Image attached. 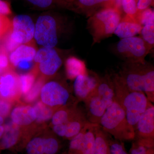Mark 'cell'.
Segmentation results:
<instances>
[{
  "label": "cell",
  "mask_w": 154,
  "mask_h": 154,
  "mask_svg": "<svg viewBox=\"0 0 154 154\" xmlns=\"http://www.w3.org/2000/svg\"><path fill=\"white\" fill-rule=\"evenodd\" d=\"M128 89L141 92L152 103L154 102V67L150 63H133L123 62L117 73Z\"/></svg>",
  "instance_id": "6da1fadb"
},
{
  "label": "cell",
  "mask_w": 154,
  "mask_h": 154,
  "mask_svg": "<svg viewBox=\"0 0 154 154\" xmlns=\"http://www.w3.org/2000/svg\"><path fill=\"white\" fill-rule=\"evenodd\" d=\"M114 86L115 101L124 110L128 123L134 128L141 116L152 102L141 92L128 89L119 79L117 73L111 74Z\"/></svg>",
  "instance_id": "7a4b0ae2"
},
{
  "label": "cell",
  "mask_w": 154,
  "mask_h": 154,
  "mask_svg": "<svg viewBox=\"0 0 154 154\" xmlns=\"http://www.w3.org/2000/svg\"><path fill=\"white\" fill-rule=\"evenodd\" d=\"M122 18L121 10L115 7L102 9L89 17L87 28L93 38L92 45L112 36Z\"/></svg>",
  "instance_id": "3957f363"
},
{
  "label": "cell",
  "mask_w": 154,
  "mask_h": 154,
  "mask_svg": "<svg viewBox=\"0 0 154 154\" xmlns=\"http://www.w3.org/2000/svg\"><path fill=\"white\" fill-rule=\"evenodd\" d=\"M99 125L117 140L122 142L134 139V128L128 123L124 110L115 101L107 107Z\"/></svg>",
  "instance_id": "277c9868"
},
{
  "label": "cell",
  "mask_w": 154,
  "mask_h": 154,
  "mask_svg": "<svg viewBox=\"0 0 154 154\" xmlns=\"http://www.w3.org/2000/svg\"><path fill=\"white\" fill-rule=\"evenodd\" d=\"M63 24L62 17L50 12L42 14L35 24L34 38L36 43L42 47L55 48Z\"/></svg>",
  "instance_id": "5b68a950"
},
{
  "label": "cell",
  "mask_w": 154,
  "mask_h": 154,
  "mask_svg": "<svg viewBox=\"0 0 154 154\" xmlns=\"http://www.w3.org/2000/svg\"><path fill=\"white\" fill-rule=\"evenodd\" d=\"M152 50L140 36H135L122 38L111 51L125 62L145 63Z\"/></svg>",
  "instance_id": "8992f818"
},
{
  "label": "cell",
  "mask_w": 154,
  "mask_h": 154,
  "mask_svg": "<svg viewBox=\"0 0 154 154\" xmlns=\"http://www.w3.org/2000/svg\"><path fill=\"white\" fill-rule=\"evenodd\" d=\"M114 101V95L108 88L104 86H96L84 101L88 121L91 123L99 125L106 109Z\"/></svg>",
  "instance_id": "52a82bcc"
},
{
  "label": "cell",
  "mask_w": 154,
  "mask_h": 154,
  "mask_svg": "<svg viewBox=\"0 0 154 154\" xmlns=\"http://www.w3.org/2000/svg\"><path fill=\"white\" fill-rule=\"evenodd\" d=\"M41 101L50 107L59 109L68 105L70 94L66 86L56 81L44 84L40 93Z\"/></svg>",
  "instance_id": "ba28073f"
},
{
  "label": "cell",
  "mask_w": 154,
  "mask_h": 154,
  "mask_svg": "<svg viewBox=\"0 0 154 154\" xmlns=\"http://www.w3.org/2000/svg\"><path fill=\"white\" fill-rule=\"evenodd\" d=\"M33 61L37 68L45 76H52L63 63L60 54L55 48L42 47L36 51Z\"/></svg>",
  "instance_id": "9c48e42d"
},
{
  "label": "cell",
  "mask_w": 154,
  "mask_h": 154,
  "mask_svg": "<svg viewBox=\"0 0 154 154\" xmlns=\"http://www.w3.org/2000/svg\"><path fill=\"white\" fill-rule=\"evenodd\" d=\"M35 24L32 18L27 15L15 16L11 21V28L8 32L11 38L20 45L28 44L34 38Z\"/></svg>",
  "instance_id": "30bf717a"
},
{
  "label": "cell",
  "mask_w": 154,
  "mask_h": 154,
  "mask_svg": "<svg viewBox=\"0 0 154 154\" xmlns=\"http://www.w3.org/2000/svg\"><path fill=\"white\" fill-rule=\"evenodd\" d=\"M98 125L89 122L71 139L67 154H94L95 129Z\"/></svg>",
  "instance_id": "8fae6325"
},
{
  "label": "cell",
  "mask_w": 154,
  "mask_h": 154,
  "mask_svg": "<svg viewBox=\"0 0 154 154\" xmlns=\"http://www.w3.org/2000/svg\"><path fill=\"white\" fill-rule=\"evenodd\" d=\"M89 122L85 114L80 110L65 123L53 126V129L58 136L70 140Z\"/></svg>",
  "instance_id": "7c38bea8"
},
{
  "label": "cell",
  "mask_w": 154,
  "mask_h": 154,
  "mask_svg": "<svg viewBox=\"0 0 154 154\" xmlns=\"http://www.w3.org/2000/svg\"><path fill=\"white\" fill-rule=\"evenodd\" d=\"M134 139L154 140V106L150 103L134 128Z\"/></svg>",
  "instance_id": "4fadbf2b"
},
{
  "label": "cell",
  "mask_w": 154,
  "mask_h": 154,
  "mask_svg": "<svg viewBox=\"0 0 154 154\" xmlns=\"http://www.w3.org/2000/svg\"><path fill=\"white\" fill-rule=\"evenodd\" d=\"M99 76L95 72L88 71L85 74L79 75L75 79L73 91L79 101L84 102L94 91Z\"/></svg>",
  "instance_id": "5bb4252c"
},
{
  "label": "cell",
  "mask_w": 154,
  "mask_h": 154,
  "mask_svg": "<svg viewBox=\"0 0 154 154\" xmlns=\"http://www.w3.org/2000/svg\"><path fill=\"white\" fill-rule=\"evenodd\" d=\"M20 93L19 76L9 69L3 71L0 74V98L8 101Z\"/></svg>",
  "instance_id": "9a60e30c"
},
{
  "label": "cell",
  "mask_w": 154,
  "mask_h": 154,
  "mask_svg": "<svg viewBox=\"0 0 154 154\" xmlns=\"http://www.w3.org/2000/svg\"><path fill=\"white\" fill-rule=\"evenodd\" d=\"M108 7H115L113 0H75L70 3V10L89 18Z\"/></svg>",
  "instance_id": "2e32d148"
},
{
  "label": "cell",
  "mask_w": 154,
  "mask_h": 154,
  "mask_svg": "<svg viewBox=\"0 0 154 154\" xmlns=\"http://www.w3.org/2000/svg\"><path fill=\"white\" fill-rule=\"evenodd\" d=\"M142 28L136 18L125 15L122 18L114 34L121 39L133 37L140 34Z\"/></svg>",
  "instance_id": "e0dca14e"
},
{
  "label": "cell",
  "mask_w": 154,
  "mask_h": 154,
  "mask_svg": "<svg viewBox=\"0 0 154 154\" xmlns=\"http://www.w3.org/2000/svg\"><path fill=\"white\" fill-rule=\"evenodd\" d=\"M11 118L12 122L18 126H27L36 121V112L30 105L18 106L12 110Z\"/></svg>",
  "instance_id": "ac0fdd59"
},
{
  "label": "cell",
  "mask_w": 154,
  "mask_h": 154,
  "mask_svg": "<svg viewBox=\"0 0 154 154\" xmlns=\"http://www.w3.org/2000/svg\"><path fill=\"white\" fill-rule=\"evenodd\" d=\"M37 51L31 44L20 45L9 56L10 65L17 67L19 63L23 61H33Z\"/></svg>",
  "instance_id": "d6986e66"
},
{
  "label": "cell",
  "mask_w": 154,
  "mask_h": 154,
  "mask_svg": "<svg viewBox=\"0 0 154 154\" xmlns=\"http://www.w3.org/2000/svg\"><path fill=\"white\" fill-rule=\"evenodd\" d=\"M5 130L0 139V150L8 149L14 147L20 137L19 126L15 123H9L4 127Z\"/></svg>",
  "instance_id": "ffe728a7"
},
{
  "label": "cell",
  "mask_w": 154,
  "mask_h": 154,
  "mask_svg": "<svg viewBox=\"0 0 154 154\" xmlns=\"http://www.w3.org/2000/svg\"><path fill=\"white\" fill-rule=\"evenodd\" d=\"M65 69L66 76L70 80H74L79 75L88 72L83 61L74 56H70L66 60Z\"/></svg>",
  "instance_id": "44dd1931"
},
{
  "label": "cell",
  "mask_w": 154,
  "mask_h": 154,
  "mask_svg": "<svg viewBox=\"0 0 154 154\" xmlns=\"http://www.w3.org/2000/svg\"><path fill=\"white\" fill-rule=\"evenodd\" d=\"M74 105L63 106L58 109L51 117L53 126L65 123L80 111Z\"/></svg>",
  "instance_id": "7402d4cb"
},
{
  "label": "cell",
  "mask_w": 154,
  "mask_h": 154,
  "mask_svg": "<svg viewBox=\"0 0 154 154\" xmlns=\"http://www.w3.org/2000/svg\"><path fill=\"white\" fill-rule=\"evenodd\" d=\"M30 5L35 8L40 10H47L61 8H70V3L66 2L64 0H25Z\"/></svg>",
  "instance_id": "603a6c76"
},
{
  "label": "cell",
  "mask_w": 154,
  "mask_h": 154,
  "mask_svg": "<svg viewBox=\"0 0 154 154\" xmlns=\"http://www.w3.org/2000/svg\"><path fill=\"white\" fill-rule=\"evenodd\" d=\"M94 154H110L108 138L99 125L95 127Z\"/></svg>",
  "instance_id": "cb8c5ba5"
},
{
  "label": "cell",
  "mask_w": 154,
  "mask_h": 154,
  "mask_svg": "<svg viewBox=\"0 0 154 154\" xmlns=\"http://www.w3.org/2000/svg\"><path fill=\"white\" fill-rule=\"evenodd\" d=\"M130 154H154V140L134 139Z\"/></svg>",
  "instance_id": "d4e9b609"
},
{
  "label": "cell",
  "mask_w": 154,
  "mask_h": 154,
  "mask_svg": "<svg viewBox=\"0 0 154 154\" xmlns=\"http://www.w3.org/2000/svg\"><path fill=\"white\" fill-rule=\"evenodd\" d=\"M33 107L36 113V121L39 123L50 119L54 113L52 107L45 105L41 101L36 103Z\"/></svg>",
  "instance_id": "484cf974"
},
{
  "label": "cell",
  "mask_w": 154,
  "mask_h": 154,
  "mask_svg": "<svg viewBox=\"0 0 154 154\" xmlns=\"http://www.w3.org/2000/svg\"><path fill=\"white\" fill-rule=\"evenodd\" d=\"M36 80V75L30 72L19 76V87L20 93L25 95L30 91Z\"/></svg>",
  "instance_id": "4316f807"
},
{
  "label": "cell",
  "mask_w": 154,
  "mask_h": 154,
  "mask_svg": "<svg viewBox=\"0 0 154 154\" xmlns=\"http://www.w3.org/2000/svg\"><path fill=\"white\" fill-rule=\"evenodd\" d=\"M140 37L151 49L154 46V23L147 24L143 27Z\"/></svg>",
  "instance_id": "83f0119b"
},
{
  "label": "cell",
  "mask_w": 154,
  "mask_h": 154,
  "mask_svg": "<svg viewBox=\"0 0 154 154\" xmlns=\"http://www.w3.org/2000/svg\"><path fill=\"white\" fill-rule=\"evenodd\" d=\"M44 79L40 78L35 82L30 91L25 95V99L28 102H33L35 101L39 95L42 86L44 84Z\"/></svg>",
  "instance_id": "f1b7e54d"
},
{
  "label": "cell",
  "mask_w": 154,
  "mask_h": 154,
  "mask_svg": "<svg viewBox=\"0 0 154 154\" xmlns=\"http://www.w3.org/2000/svg\"><path fill=\"white\" fill-rule=\"evenodd\" d=\"M137 3V0H122V8L126 15L137 19L139 13Z\"/></svg>",
  "instance_id": "f546056e"
},
{
  "label": "cell",
  "mask_w": 154,
  "mask_h": 154,
  "mask_svg": "<svg viewBox=\"0 0 154 154\" xmlns=\"http://www.w3.org/2000/svg\"><path fill=\"white\" fill-rule=\"evenodd\" d=\"M137 19L143 27L147 24L154 23L153 9L148 8L143 11H139Z\"/></svg>",
  "instance_id": "4dcf8cb0"
},
{
  "label": "cell",
  "mask_w": 154,
  "mask_h": 154,
  "mask_svg": "<svg viewBox=\"0 0 154 154\" xmlns=\"http://www.w3.org/2000/svg\"><path fill=\"white\" fill-rule=\"evenodd\" d=\"M108 143L110 154H128L122 141L108 139Z\"/></svg>",
  "instance_id": "1f68e13d"
},
{
  "label": "cell",
  "mask_w": 154,
  "mask_h": 154,
  "mask_svg": "<svg viewBox=\"0 0 154 154\" xmlns=\"http://www.w3.org/2000/svg\"><path fill=\"white\" fill-rule=\"evenodd\" d=\"M11 21L7 16L0 14V38L4 37L11 30Z\"/></svg>",
  "instance_id": "d6a6232c"
},
{
  "label": "cell",
  "mask_w": 154,
  "mask_h": 154,
  "mask_svg": "<svg viewBox=\"0 0 154 154\" xmlns=\"http://www.w3.org/2000/svg\"><path fill=\"white\" fill-rule=\"evenodd\" d=\"M11 103L7 100L0 99V116H8L11 110Z\"/></svg>",
  "instance_id": "836d02e7"
},
{
  "label": "cell",
  "mask_w": 154,
  "mask_h": 154,
  "mask_svg": "<svg viewBox=\"0 0 154 154\" xmlns=\"http://www.w3.org/2000/svg\"><path fill=\"white\" fill-rule=\"evenodd\" d=\"M12 14L11 6L8 1L0 0V14L8 16Z\"/></svg>",
  "instance_id": "e575fe53"
},
{
  "label": "cell",
  "mask_w": 154,
  "mask_h": 154,
  "mask_svg": "<svg viewBox=\"0 0 154 154\" xmlns=\"http://www.w3.org/2000/svg\"><path fill=\"white\" fill-rule=\"evenodd\" d=\"M154 0H137V7L139 11L149 8L153 4Z\"/></svg>",
  "instance_id": "d590c367"
},
{
  "label": "cell",
  "mask_w": 154,
  "mask_h": 154,
  "mask_svg": "<svg viewBox=\"0 0 154 154\" xmlns=\"http://www.w3.org/2000/svg\"><path fill=\"white\" fill-rule=\"evenodd\" d=\"M32 61H23L19 63L17 67L22 70H28L32 67Z\"/></svg>",
  "instance_id": "8d00e7d4"
},
{
  "label": "cell",
  "mask_w": 154,
  "mask_h": 154,
  "mask_svg": "<svg viewBox=\"0 0 154 154\" xmlns=\"http://www.w3.org/2000/svg\"><path fill=\"white\" fill-rule=\"evenodd\" d=\"M114 1V6L116 8L121 9L122 0H113Z\"/></svg>",
  "instance_id": "74e56055"
},
{
  "label": "cell",
  "mask_w": 154,
  "mask_h": 154,
  "mask_svg": "<svg viewBox=\"0 0 154 154\" xmlns=\"http://www.w3.org/2000/svg\"><path fill=\"white\" fill-rule=\"evenodd\" d=\"M4 130H5V128L2 125L0 126V139L2 137V136L4 133Z\"/></svg>",
  "instance_id": "f35d334b"
},
{
  "label": "cell",
  "mask_w": 154,
  "mask_h": 154,
  "mask_svg": "<svg viewBox=\"0 0 154 154\" xmlns=\"http://www.w3.org/2000/svg\"><path fill=\"white\" fill-rule=\"evenodd\" d=\"M4 122V119L2 116H0V126L2 125Z\"/></svg>",
  "instance_id": "ab89813d"
},
{
  "label": "cell",
  "mask_w": 154,
  "mask_h": 154,
  "mask_svg": "<svg viewBox=\"0 0 154 154\" xmlns=\"http://www.w3.org/2000/svg\"><path fill=\"white\" fill-rule=\"evenodd\" d=\"M64 1H65L66 2L71 3L73 2L75 0H64Z\"/></svg>",
  "instance_id": "60d3db41"
},
{
  "label": "cell",
  "mask_w": 154,
  "mask_h": 154,
  "mask_svg": "<svg viewBox=\"0 0 154 154\" xmlns=\"http://www.w3.org/2000/svg\"><path fill=\"white\" fill-rule=\"evenodd\" d=\"M2 72V69H1V68H0V73H1V72Z\"/></svg>",
  "instance_id": "b9f144b4"
},
{
  "label": "cell",
  "mask_w": 154,
  "mask_h": 154,
  "mask_svg": "<svg viewBox=\"0 0 154 154\" xmlns=\"http://www.w3.org/2000/svg\"></svg>",
  "instance_id": "7bdbcfd3"
}]
</instances>
